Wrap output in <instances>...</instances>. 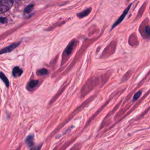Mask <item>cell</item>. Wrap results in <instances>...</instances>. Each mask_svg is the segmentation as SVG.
Returning <instances> with one entry per match:
<instances>
[{"label":"cell","mask_w":150,"mask_h":150,"mask_svg":"<svg viewBox=\"0 0 150 150\" xmlns=\"http://www.w3.org/2000/svg\"><path fill=\"white\" fill-rule=\"evenodd\" d=\"M12 1H1L0 2V13L3 14L7 12L13 5Z\"/></svg>","instance_id":"cell-1"},{"label":"cell","mask_w":150,"mask_h":150,"mask_svg":"<svg viewBox=\"0 0 150 150\" xmlns=\"http://www.w3.org/2000/svg\"><path fill=\"white\" fill-rule=\"evenodd\" d=\"M20 43H21L20 42H15V43H13V44H11L10 45L8 46L7 47H6L4 49H2L1 51H0V53L3 54V53H6L12 52L19 45Z\"/></svg>","instance_id":"cell-2"},{"label":"cell","mask_w":150,"mask_h":150,"mask_svg":"<svg viewBox=\"0 0 150 150\" xmlns=\"http://www.w3.org/2000/svg\"><path fill=\"white\" fill-rule=\"evenodd\" d=\"M131 4H130V6L124 11V12H123V14L119 17V18L117 19V21L114 24V25L112 26V28H111V29H114L116 26H117L118 25H119L123 21V19H124V18L126 17V16L127 15V13H128V12L129 11V10H130V7H131Z\"/></svg>","instance_id":"cell-3"},{"label":"cell","mask_w":150,"mask_h":150,"mask_svg":"<svg viewBox=\"0 0 150 150\" xmlns=\"http://www.w3.org/2000/svg\"><path fill=\"white\" fill-rule=\"evenodd\" d=\"M75 44H76V42H75L74 41H72L69 44V45L66 47V49L64 51V53H63V57H68L72 53V52L73 51V48L74 47V45H75Z\"/></svg>","instance_id":"cell-4"},{"label":"cell","mask_w":150,"mask_h":150,"mask_svg":"<svg viewBox=\"0 0 150 150\" xmlns=\"http://www.w3.org/2000/svg\"><path fill=\"white\" fill-rule=\"evenodd\" d=\"M25 143L28 147H32L34 144V135L33 134H31L27 136L25 139Z\"/></svg>","instance_id":"cell-5"},{"label":"cell","mask_w":150,"mask_h":150,"mask_svg":"<svg viewBox=\"0 0 150 150\" xmlns=\"http://www.w3.org/2000/svg\"><path fill=\"white\" fill-rule=\"evenodd\" d=\"M23 73V70L18 66H15L12 70V75L14 78L21 76Z\"/></svg>","instance_id":"cell-6"},{"label":"cell","mask_w":150,"mask_h":150,"mask_svg":"<svg viewBox=\"0 0 150 150\" xmlns=\"http://www.w3.org/2000/svg\"><path fill=\"white\" fill-rule=\"evenodd\" d=\"M92 11V8H88L86 10H85V11L80 12V13H78L77 14V16L79 18H83L85 17H87L88 15H89V14Z\"/></svg>","instance_id":"cell-7"},{"label":"cell","mask_w":150,"mask_h":150,"mask_svg":"<svg viewBox=\"0 0 150 150\" xmlns=\"http://www.w3.org/2000/svg\"><path fill=\"white\" fill-rule=\"evenodd\" d=\"M38 84V81L36 80H32L31 81H30L28 83V90H31L33 89L34 88H35L37 85Z\"/></svg>","instance_id":"cell-8"},{"label":"cell","mask_w":150,"mask_h":150,"mask_svg":"<svg viewBox=\"0 0 150 150\" xmlns=\"http://www.w3.org/2000/svg\"><path fill=\"white\" fill-rule=\"evenodd\" d=\"M0 78H1V80L4 82L7 88H8L9 85H10V82H9L8 78L6 77V75L3 72H1V73H0Z\"/></svg>","instance_id":"cell-9"},{"label":"cell","mask_w":150,"mask_h":150,"mask_svg":"<svg viewBox=\"0 0 150 150\" xmlns=\"http://www.w3.org/2000/svg\"><path fill=\"white\" fill-rule=\"evenodd\" d=\"M36 73L39 76H44V75H46L48 73V70L47 69L43 68L38 70Z\"/></svg>","instance_id":"cell-10"},{"label":"cell","mask_w":150,"mask_h":150,"mask_svg":"<svg viewBox=\"0 0 150 150\" xmlns=\"http://www.w3.org/2000/svg\"><path fill=\"white\" fill-rule=\"evenodd\" d=\"M33 7H34V4H31L28 5V6H26V7L25 8L24 12H25V13H26V14L30 13V12L32 11Z\"/></svg>","instance_id":"cell-11"},{"label":"cell","mask_w":150,"mask_h":150,"mask_svg":"<svg viewBox=\"0 0 150 150\" xmlns=\"http://www.w3.org/2000/svg\"><path fill=\"white\" fill-rule=\"evenodd\" d=\"M141 93H142L141 91H139L137 93H136L133 97V101H135V100H138V98L140 97V96L141 94Z\"/></svg>","instance_id":"cell-12"},{"label":"cell","mask_w":150,"mask_h":150,"mask_svg":"<svg viewBox=\"0 0 150 150\" xmlns=\"http://www.w3.org/2000/svg\"><path fill=\"white\" fill-rule=\"evenodd\" d=\"M42 144H41L40 145H38L34 147H32L30 150H40L42 147Z\"/></svg>","instance_id":"cell-13"},{"label":"cell","mask_w":150,"mask_h":150,"mask_svg":"<svg viewBox=\"0 0 150 150\" xmlns=\"http://www.w3.org/2000/svg\"><path fill=\"white\" fill-rule=\"evenodd\" d=\"M145 32L147 36H149L150 35V27L149 26H147L145 28Z\"/></svg>","instance_id":"cell-14"},{"label":"cell","mask_w":150,"mask_h":150,"mask_svg":"<svg viewBox=\"0 0 150 150\" xmlns=\"http://www.w3.org/2000/svg\"><path fill=\"white\" fill-rule=\"evenodd\" d=\"M7 22V19L6 18L1 17V24H5Z\"/></svg>","instance_id":"cell-15"}]
</instances>
